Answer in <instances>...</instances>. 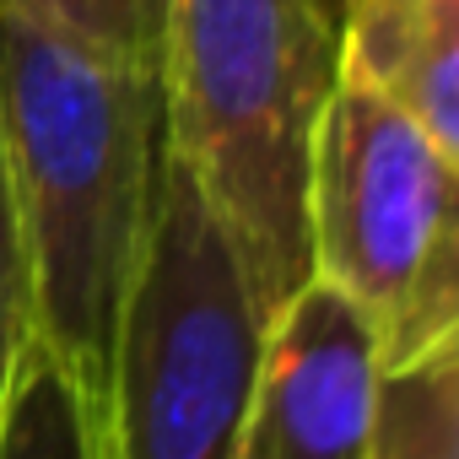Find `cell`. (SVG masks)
I'll return each instance as SVG.
<instances>
[{
  "label": "cell",
  "instance_id": "6da1fadb",
  "mask_svg": "<svg viewBox=\"0 0 459 459\" xmlns=\"http://www.w3.org/2000/svg\"><path fill=\"white\" fill-rule=\"evenodd\" d=\"M0 146L28 249L33 341L103 416L168 157L162 71L0 6Z\"/></svg>",
  "mask_w": 459,
  "mask_h": 459
},
{
  "label": "cell",
  "instance_id": "7a4b0ae2",
  "mask_svg": "<svg viewBox=\"0 0 459 459\" xmlns=\"http://www.w3.org/2000/svg\"><path fill=\"white\" fill-rule=\"evenodd\" d=\"M168 146L189 162L265 325L314 281L308 157L341 82V22L314 0H168Z\"/></svg>",
  "mask_w": 459,
  "mask_h": 459
},
{
  "label": "cell",
  "instance_id": "3957f363",
  "mask_svg": "<svg viewBox=\"0 0 459 459\" xmlns=\"http://www.w3.org/2000/svg\"><path fill=\"white\" fill-rule=\"evenodd\" d=\"M308 265L357 308L384 373L459 346V152L335 82L308 157Z\"/></svg>",
  "mask_w": 459,
  "mask_h": 459
},
{
  "label": "cell",
  "instance_id": "277c9868",
  "mask_svg": "<svg viewBox=\"0 0 459 459\" xmlns=\"http://www.w3.org/2000/svg\"><path fill=\"white\" fill-rule=\"evenodd\" d=\"M260 351L265 314L249 276L189 162L168 146L114 335L108 459H233Z\"/></svg>",
  "mask_w": 459,
  "mask_h": 459
},
{
  "label": "cell",
  "instance_id": "5b68a950",
  "mask_svg": "<svg viewBox=\"0 0 459 459\" xmlns=\"http://www.w3.org/2000/svg\"><path fill=\"white\" fill-rule=\"evenodd\" d=\"M378 346L357 308L308 281L271 325L233 459H368Z\"/></svg>",
  "mask_w": 459,
  "mask_h": 459
},
{
  "label": "cell",
  "instance_id": "8992f818",
  "mask_svg": "<svg viewBox=\"0 0 459 459\" xmlns=\"http://www.w3.org/2000/svg\"><path fill=\"white\" fill-rule=\"evenodd\" d=\"M341 82L459 152V0H341Z\"/></svg>",
  "mask_w": 459,
  "mask_h": 459
},
{
  "label": "cell",
  "instance_id": "52a82bcc",
  "mask_svg": "<svg viewBox=\"0 0 459 459\" xmlns=\"http://www.w3.org/2000/svg\"><path fill=\"white\" fill-rule=\"evenodd\" d=\"M0 459H108L103 416L39 341H28L0 400Z\"/></svg>",
  "mask_w": 459,
  "mask_h": 459
},
{
  "label": "cell",
  "instance_id": "ba28073f",
  "mask_svg": "<svg viewBox=\"0 0 459 459\" xmlns=\"http://www.w3.org/2000/svg\"><path fill=\"white\" fill-rule=\"evenodd\" d=\"M368 459H459V346L384 373Z\"/></svg>",
  "mask_w": 459,
  "mask_h": 459
},
{
  "label": "cell",
  "instance_id": "9c48e42d",
  "mask_svg": "<svg viewBox=\"0 0 459 459\" xmlns=\"http://www.w3.org/2000/svg\"><path fill=\"white\" fill-rule=\"evenodd\" d=\"M12 12H28L92 49L125 55V60H152L162 49V12L168 0H0Z\"/></svg>",
  "mask_w": 459,
  "mask_h": 459
},
{
  "label": "cell",
  "instance_id": "30bf717a",
  "mask_svg": "<svg viewBox=\"0 0 459 459\" xmlns=\"http://www.w3.org/2000/svg\"><path fill=\"white\" fill-rule=\"evenodd\" d=\"M33 341V292H28V249H22V221L17 195L6 173V146H0V400L6 384Z\"/></svg>",
  "mask_w": 459,
  "mask_h": 459
},
{
  "label": "cell",
  "instance_id": "8fae6325",
  "mask_svg": "<svg viewBox=\"0 0 459 459\" xmlns=\"http://www.w3.org/2000/svg\"><path fill=\"white\" fill-rule=\"evenodd\" d=\"M314 6H319V12H330V17L341 22V0H314Z\"/></svg>",
  "mask_w": 459,
  "mask_h": 459
}]
</instances>
